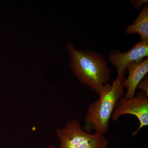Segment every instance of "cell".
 Returning a JSON list of instances; mask_svg holds the SVG:
<instances>
[{
    "mask_svg": "<svg viewBox=\"0 0 148 148\" xmlns=\"http://www.w3.org/2000/svg\"><path fill=\"white\" fill-rule=\"evenodd\" d=\"M71 56L70 66L82 83L98 94L110 79L111 71L106 58L92 51L77 50L71 43L67 45Z\"/></svg>",
    "mask_w": 148,
    "mask_h": 148,
    "instance_id": "6da1fadb",
    "label": "cell"
},
{
    "mask_svg": "<svg viewBox=\"0 0 148 148\" xmlns=\"http://www.w3.org/2000/svg\"><path fill=\"white\" fill-rule=\"evenodd\" d=\"M123 82L116 78L111 84L104 85L98 94V100L88 108L84 130L89 133L105 135L109 127V121L118 101L124 95Z\"/></svg>",
    "mask_w": 148,
    "mask_h": 148,
    "instance_id": "7a4b0ae2",
    "label": "cell"
},
{
    "mask_svg": "<svg viewBox=\"0 0 148 148\" xmlns=\"http://www.w3.org/2000/svg\"><path fill=\"white\" fill-rule=\"evenodd\" d=\"M56 133L59 148H108V146L105 135L86 132L76 119L67 122L64 128L56 129Z\"/></svg>",
    "mask_w": 148,
    "mask_h": 148,
    "instance_id": "3957f363",
    "label": "cell"
},
{
    "mask_svg": "<svg viewBox=\"0 0 148 148\" xmlns=\"http://www.w3.org/2000/svg\"><path fill=\"white\" fill-rule=\"evenodd\" d=\"M125 114L134 116L139 122L138 129L131 134L134 137L140 130L148 125L147 94L141 91L132 98L121 97L117 103L111 118L114 121H117L121 116Z\"/></svg>",
    "mask_w": 148,
    "mask_h": 148,
    "instance_id": "277c9868",
    "label": "cell"
},
{
    "mask_svg": "<svg viewBox=\"0 0 148 148\" xmlns=\"http://www.w3.org/2000/svg\"><path fill=\"white\" fill-rule=\"evenodd\" d=\"M148 41L141 39L127 52L121 53L119 51H111L109 61L116 69L117 78L123 82L125 79L126 68L132 62H140L148 56Z\"/></svg>",
    "mask_w": 148,
    "mask_h": 148,
    "instance_id": "5b68a950",
    "label": "cell"
},
{
    "mask_svg": "<svg viewBox=\"0 0 148 148\" xmlns=\"http://www.w3.org/2000/svg\"><path fill=\"white\" fill-rule=\"evenodd\" d=\"M128 72L127 79L122 83L124 88H127L125 98H131L135 95L138 84L146 76L148 72V58L140 62H132L127 65L126 71Z\"/></svg>",
    "mask_w": 148,
    "mask_h": 148,
    "instance_id": "8992f818",
    "label": "cell"
},
{
    "mask_svg": "<svg viewBox=\"0 0 148 148\" xmlns=\"http://www.w3.org/2000/svg\"><path fill=\"white\" fill-rule=\"evenodd\" d=\"M125 32L127 34H138L141 39L148 41V6L145 5L133 24L127 26Z\"/></svg>",
    "mask_w": 148,
    "mask_h": 148,
    "instance_id": "52a82bcc",
    "label": "cell"
},
{
    "mask_svg": "<svg viewBox=\"0 0 148 148\" xmlns=\"http://www.w3.org/2000/svg\"><path fill=\"white\" fill-rule=\"evenodd\" d=\"M141 89L142 91L145 92L148 95V76H146L138 84L137 88Z\"/></svg>",
    "mask_w": 148,
    "mask_h": 148,
    "instance_id": "ba28073f",
    "label": "cell"
},
{
    "mask_svg": "<svg viewBox=\"0 0 148 148\" xmlns=\"http://www.w3.org/2000/svg\"><path fill=\"white\" fill-rule=\"evenodd\" d=\"M45 148H56V147L54 145H49V146H47V147H46Z\"/></svg>",
    "mask_w": 148,
    "mask_h": 148,
    "instance_id": "9c48e42d",
    "label": "cell"
}]
</instances>
